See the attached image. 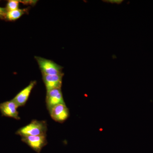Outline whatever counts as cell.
<instances>
[{"mask_svg":"<svg viewBox=\"0 0 153 153\" xmlns=\"http://www.w3.org/2000/svg\"><path fill=\"white\" fill-rule=\"evenodd\" d=\"M47 125L45 121L34 120L29 124L23 127L16 132L20 136H47Z\"/></svg>","mask_w":153,"mask_h":153,"instance_id":"obj_1","label":"cell"},{"mask_svg":"<svg viewBox=\"0 0 153 153\" xmlns=\"http://www.w3.org/2000/svg\"><path fill=\"white\" fill-rule=\"evenodd\" d=\"M42 74L54 75L61 74L63 67L52 60L43 57L35 56Z\"/></svg>","mask_w":153,"mask_h":153,"instance_id":"obj_2","label":"cell"},{"mask_svg":"<svg viewBox=\"0 0 153 153\" xmlns=\"http://www.w3.org/2000/svg\"><path fill=\"white\" fill-rule=\"evenodd\" d=\"M22 140L38 153H40L42 149L48 143L47 136H23L22 137Z\"/></svg>","mask_w":153,"mask_h":153,"instance_id":"obj_3","label":"cell"},{"mask_svg":"<svg viewBox=\"0 0 153 153\" xmlns=\"http://www.w3.org/2000/svg\"><path fill=\"white\" fill-rule=\"evenodd\" d=\"M46 104L47 109L50 110L53 107L59 104H65L61 88H55L47 92Z\"/></svg>","mask_w":153,"mask_h":153,"instance_id":"obj_4","label":"cell"},{"mask_svg":"<svg viewBox=\"0 0 153 153\" xmlns=\"http://www.w3.org/2000/svg\"><path fill=\"white\" fill-rule=\"evenodd\" d=\"M42 74L43 80L46 86L47 92L55 88H61L62 79L64 74L49 75Z\"/></svg>","mask_w":153,"mask_h":153,"instance_id":"obj_5","label":"cell"},{"mask_svg":"<svg viewBox=\"0 0 153 153\" xmlns=\"http://www.w3.org/2000/svg\"><path fill=\"white\" fill-rule=\"evenodd\" d=\"M49 111L52 119L60 123L65 121L69 117V110L66 105H58L53 107Z\"/></svg>","mask_w":153,"mask_h":153,"instance_id":"obj_6","label":"cell"},{"mask_svg":"<svg viewBox=\"0 0 153 153\" xmlns=\"http://www.w3.org/2000/svg\"><path fill=\"white\" fill-rule=\"evenodd\" d=\"M19 106L13 100L0 103V111L2 116L12 118L19 120L20 117L17 110Z\"/></svg>","mask_w":153,"mask_h":153,"instance_id":"obj_7","label":"cell"},{"mask_svg":"<svg viewBox=\"0 0 153 153\" xmlns=\"http://www.w3.org/2000/svg\"><path fill=\"white\" fill-rule=\"evenodd\" d=\"M36 80L32 81L29 85L21 91L12 100L18 106H23L25 105L30 97L31 91L36 85Z\"/></svg>","mask_w":153,"mask_h":153,"instance_id":"obj_8","label":"cell"},{"mask_svg":"<svg viewBox=\"0 0 153 153\" xmlns=\"http://www.w3.org/2000/svg\"><path fill=\"white\" fill-rule=\"evenodd\" d=\"M29 8L25 9H18L14 10L7 11L6 14V20L9 21H15L20 19L29 11Z\"/></svg>","mask_w":153,"mask_h":153,"instance_id":"obj_9","label":"cell"},{"mask_svg":"<svg viewBox=\"0 0 153 153\" xmlns=\"http://www.w3.org/2000/svg\"><path fill=\"white\" fill-rule=\"evenodd\" d=\"M20 1L18 0H9L7 3L6 8L7 11L14 10L19 9Z\"/></svg>","mask_w":153,"mask_h":153,"instance_id":"obj_10","label":"cell"},{"mask_svg":"<svg viewBox=\"0 0 153 153\" xmlns=\"http://www.w3.org/2000/svg\"><path fill=\"white\" fill-rule=\"evenodd\" d=\"M7 12V11L6 8H3L0 7V19H6Z\"/></svg>","mask_w":153,"mask_h":153,"instance_id":"obj_11","label":"cell"},{"mask_svg":"<svg viewBox=\"0 0 153 153\" xmlns=\"http://www.w3.org/2000/svg\"><path fill=\"white\" fill-rule=\"evenodd\" d=\"M20 3H22L25 5H34L37 3L36 1H20Z\"/></svg>","mask_w":153,"mask_h":153,"instance_id":"obj_12","label":"cell"},{"mask_svg":"<svg viewBox=\"0 0 153 153\" xmlns=\"http://www.w3.org/2000/svg\"><path fill=\"white\" fill-rule=\"evenodd\" d=\"M108 1L109 2H111V3H117V4H120V3L122 1Z\"/></svg>","mask_w":153,"mask_h":153,"instance_id":"obj_13","label":"cell"}]
</instances>
